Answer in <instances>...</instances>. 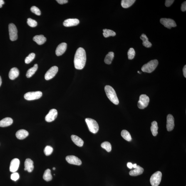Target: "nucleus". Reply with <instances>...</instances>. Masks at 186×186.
Returning <instances> with one entry per match:
<instances>
[{
	"label": "nucleus",
	"instance_id": "1",
	"mask_svg": "<svg viewBox=\"0 0 186 186\" xmlns=\"http://www.w3.org/2000/svg\"><path fill=\"white\" fill-rule=\"evenodd\" d=\"M86 61V55L85 51L83 48H78L75 53L74 63L75 68L77 69H83Z\"/></svg>",
	"mask_w": 186,
	"mask_h": 186
},
{
	"label": "nucleus",
	"instance_id": "2",
	"mask_svg": "<svg viewBox=\"0 0 186 186\" xmlns=\"http://www.w3.org/2000/svg\"><path fill=\"white\" fill-rule=\"evenodd\" d=\"M105 91L108 98L110 101L115 105L119 103V100L115 90L112 87L107 85L105 87Z\"/></svg>",
	"mask_w": 186,
	"mask_h": 186
},
{
	"label": "nucleus",
	"instance_id": "3",
	"mask_svg": "<svg viewBox=\"0 0 186 186\" xmlns=\"http://www.w3.org/2000/svg\"><path fill=\"white\" fill-rule=\"evenodd\" d=\"M159 62L157 59L151 60L148 63L144 65L141 68L142 71L147 73H151L155 70L158 65Z\"/></svg>",
	"mask_w": 186,
	"mask_h": 186
},
{
	"label": "nucleus",
	"instance_id": "4",
	"mask_svg": "<svg viewBox=\"0 0 186 186\" xmlns=\"http://www.w3.org/2000/svg\"><path fill=\"white\" fill-rule=\"evenodd\" d=\"M85 121L90 131L93 133H96L99 131V127L96 121L90 118L85 119Z\"/></svg>",
	"mask_w": 186,
	"mask_h": 186
},
{
	"label": "nucleus",
	"instance_id": "5",
	"mask_svg": "<svg viewBox=\"0 0 186 186\" xmlns=\"http://www.w3.org/2000/svg\"><path fill=\"white\" fill-rule=\"evenodd\" d=\"M162 173L160 171H157L151 176L150 179L151 184L152 186H158L161 180Z\"/></svg>",
	"mask_w": 186,
	"mask_h": 186
},
{
	"label": "nucleus",
	"instance_id": "6",
	"mask_svg": "<svg viewBox=\"0 0 186 186\" xmlns=\"http://www.w3.org/2000/svg\"><path fill=\"white\" fill-rule=\"evenodd\" d=\"M149 101V98L147 95H140L138 103V108L141 109L146 108L148 106Z\"/></svg>",
	"mask_w": 186,
	"mask_h": 186
},
{
	"label": "nucleus",
	"instance_id": "7",
	"mask_svg": "<svg viewBox=\"0 0 186 186\" xmlns=\"http://www.w3.org/2000/svg\"><path fill=\"white\" fill-rule=\"evenodd\" d=\"M43 93L41 91L28 92L24 95V98L27 100H33L38 99L42 96Z\"/></svg>",
	"mask_w": 186,
	"mask_h": 186
},
{
	"label": "nucleus",
	"instance_id": "8",
	"mask_svg": "<svg viewBox=\"0 0 186 186\" xmlns=\"http://www.w3.org/2000/svg\"><path fill=\"white\" fill-rule=\"evenodd\" d=\"M9 31L10 39L12 41H15L17 39V29L14 23H10L9 25Z\"/></svg>",
	"mask_w": 186,
	"mask_h": 186
},
{
	"label": "nucleus",
	"instance_id": "9",
	"mask_svg": "<svg viewBox=\"0 0 186 186\" xmlns=\"http://www.w3.org/2000/svg\"><path fill=\"white\" fill-rule=\"evenodd\" d=\"M160 22L165 27L169 29H171L172 27H175L177 26V24L175 21L173 20L170 18H161Z\"/></svg>",
	"mask_w": 186,
	"mask_h": 186
},
{
	"label": "nucleus",
	"instance_id": "10",
	"mask_svg": "<svg viewBox=\"0 0 186 186\" xmlns=\"http://www.w3.org/2000/svg\"><path fill=\"white\" fill-rule=\"evenodd\" d=\"M58 70V67L56 66L51 67L45 74V79L47 80H49L54 77L57 73Z\"/></svg>",
	"mask_w": 186,
	"mask_h": 186
},
{
	"label": "nucleus",
	"instance_id": "11",
	"mask_svg": "<svg viewBox=\"0 0 186 186\" xmlns=\"http://www.w3.org/2000/svg\"><path fill=\"white\" fill-rule=\"evenodd\" d=\"M57 115V111L55 109H52L50 110L49 113L45 117V120L48 122H52L56 118Z\"/></svg>",
	"mask_w": 186,
	"mask_h": 186
},
{
	"label": "nucleus",
	"instance_id": "12",
	"mask_svg": "<svg viewBox=\"0 0 186 186\" xmlns=\"http://www.w3.org/2000/svg\"><path fill=\"white\" fill-rule=\"evenodd\" d=\"M66 160L69 163L75 165H81V160L77 157L74 155H69L66 157Z\"/></svg>",
	"mask_w": 186,
	"mask_h": 186
},
{
	"label": "nucleus",
	"instance_id": "13",
	"mask_svg": "<svg viewBox=\"0 0 186 186\" xmlns=\"http://www.w3.org/2000/svg\"><path fill=\"white\" fill-rule=\"evenodd\" d=\"M175 120L173 115L169 114L167 117V128L168 131H171L175 127Z\"/></svg>",
	"mask_w": 186,
	"mask_h": 186
},
{
	"label": "nucleus",
	"instance_id": "14",
	"mask_svg": "<svg viewBox=\"0 0 186 186\" xmlns=\"http://www.w3.org/2000/svg\"><path fill=\"white\" fill-rule=\"evenodd\" d=\"M20 161L17 158L13 159L11 162L10 166V171L11 172H16L19 168Z\"/></svg>",
	"mask_w": 186,
	"mask_h": 186
},
{
	"label": "nucleus",
	"instance_id": "15",
	"mask_svg": "<svg viewBox=\"0 0 186 186\" xmlns=\"http://www.w3.org/2000/svg\"><path fill=\"white\" fill-rule=\"evenodd\" d=\"M67 48V44L65 43H60L57 48L56 53L57 56H61L66 51Z\"/></svg>",
	"mask_w": 186,
	"mask_h": 186
},
{
	"label": "nucleus",
	"instance_id": "16",
	"mask_svg": "<svg viewBox=\"0 0 186 186\" xmlns=\"http://www.w3.org/2000/svg\"><path fill=\"white\" fill-rule=\"evenodd\" d=\"M79 22V20L77 19H68L65 20L63 25L66 27H69L77 25Z\"/></svg>",
	"mask_w": 186,
	"mask_h": 186
},
{
	"label": "nucleus",
	"instance_id": "17",
	"mask_svg": "<svg viewBox=\"0 0 186 186\" xmlns=\"http://www.w3.org/2000/svg\"><path fill=\"white\" fill-rule=\"evenodd\" d=\"M34 169L33 162L31 159H26L25 162V171H27L28 172H31Z\"/></svg>",
	"mask_w": 186,
	"mask_h": 186
},
{
	"label": "nucleus",
	"instance_id": "18",
	"mask_svg": "<svg viewBox=\"0 0 186 186\" xmlns=\"http://www.w3.org/2000/svg\"><path fill=\"white\" fill-rule=\"evenodd\" d=\"M29 135V133L26 130L21 129L17 132L16 135L17 138L19 140H23Z\"/></svg>",
	"mask_w": 186,
	"mask_h": 186
},
{
	"label": "nucleus",
	"instance_id": "19",
	"mask_svg": "<svg viewBox=\"0 0 186 186\" xmlns=\"http://www.w3.org/2000/svg\"><path fill=\"white\" fill-rule=\"evenodd\" d=\"M144 172V169L140 166L137 165L136 168L135 170L131 171L129 175L132 176H137L141 175Z\"/></svg>",
	"mask_w": 186,
	"mask_h": 186
},
{
	"label": "nucleus",
	"instance_id": "20",
	"mask_svg": "<svg viewBox=\"0 0 186 186\" xmlns=\"http://www.w3.org/2000/svg\"><path fill=\"white\" fill-rule=\"evenodd\" d=\"M19 72L18 69L16 67L11 68L9 72V77L10 79L14 80L19 76Z\"/></svg>",
	"mask_w": 186,
	"mask_h": 186
},
{
	"label": "nucleus",
	"instance_id": "21",
	"mask_svg": "<svg viewBox=\"0 0 186 186\" xmlns=\"http://www.w3.org/2000/svg\"><path fill=\"white\" fill-rule=\"evenodd\" d=\"M33 41L39 45H42L46 41V38L43 35H36L33 37Z\"/></svg>",
	"mask_w": 186,
	"mask_h": 186
},
{
	"label": "nucleus",
	"instance_id": "22",
	"mask_svg": "<svg viewBox=\"0 0 186 186\" xmlns=\"http://www.w3.org/2000/svg\"><path fill=\"white\" fill-rule=\"evenodd\" d=\"M13 123V120L11 118L7 117L0 121V127H5L9 126Z\"/></svg>",
	"mask_w": 186,
	"mask_h": 186
},
{
	"label": "nucleus",
	"instance_id": "23",
	"mask_svg": "<svg viewBox=\"0 0 186 186\" xmlns=\"http://www.w3.org/2000/svg\"><path fill=\"white\" fill-rule=\"evenodd\" d=\"M71 139L75 144L78 147L83 146L84 144L83 140L77 136L72 135L71 136Z\"/></svg>",
	"mask_w": 186,
	"mask_h": 186
},
{
	"label": "nucleus",
	"instance_id": "24",
	"mask_svg": "<svg viewBox=\"0 0 186 186\" xmlns=\"http://www.w3.org/2000/svg\"><path fill=\"white\" fill-rule=\"evenodd\" d=\"M140 38L142 41V44L143 46L147 48H150L152 46V43L149 41V39L146 35L145 34H142L140 36Z\"/></svg>",
	"mask_w": 186,
	"mask_h": 186
},
{
	"label": "nucleus",
	"instance_id": "25",
	"mask_svg": "<svg viewBox=\"0 0 186 186\" xmlns=\"http://www.w3.org/2000/svg\"><path fill=\"white\" fill-rule=\"evenodd\" d=\"M114 57V53L113 52H110L105 56L104 61L107 64H111Z\"/></svg>",
	"mask_w": 186,
	"mask_h": 186
},
{
	"label": "nucleus",
	"instance_id": "26",
	"mask_svg": "<svg viewBox=\"0 0 186 186\" xmlns=\"http://www.w3.org/2000/svg\"><path fill=\"white\" fill-rule=\"evenodd\" d=\"M135 1V0H122L121 6L123 8H128L132 5Z\"/></svg>",
	"mask_w": 186,
	"mask_h": 186
},
{
	"label": "nucleus",
	"instance_id": "27",
	"mask_svg": "<svg viewBox=\"0 0 186 186\" xmlns=\"http://www.w3.org/2000/svg\"><path fill=\"white\" fill-rule=\"evenodd\" d=\"M38 65L36 64L33 67L30 68L27 72L26 76L28 78H31L35 73L38 69Z\"/></svg>",
	"mask_w": 186,
	"mask_h": 186
},
{
	"label": "nucleus",
	"instance_id": "28",
	"mask_svg": "<svg viewBox=\"0 0 186 186\" xmlns=\"http://www.w3.org/2000/svg\"><path fill=\"white\" fill-rule=\"evenodd\" d=\"M158 127L157 122L156 121L152 122L151 123V130L152 135L154 136H156L158 134Z\"/></svg>",
	"mask_w": 186,
	"mask_h": 186
},
{
	"label": "nucleus",
	"instance_id": "29",
	"mask_svg": "<svg viewBox=\"0 0 186 186\" xmlns=\"http://www.w3.org/2000/svg\"><path fill=\"white\" fill-rule=\"evenodd\" d=\"M43 178L47 182L52 180L53 177L51 175V170L50 169H47L45 170L43 175Z\"/></svg>",
	"mask_w": 186,
	"mask_h": 186
},
{
	"label": "nucleus",
	"instance_id": "30",
	"mask_svg": "<svg viewBox=\"0 0 186 186\" xmlns=\"http://www.w3.org/2000/svg\"><path fill=\"white\" fill-rule=\"evenodd\" d=\"M121 136L125 140L128 141H131L132 138L129 132L126 130H123L121 132Z\"/></svg>",
	"mask_w": 186,
	"mask_h": 186
},
{
	"label": "nucleus",
	"instance_id": "31",
	"mask_svg": "<svg viewBox=\"0 0 186 186\" xmlns=\"http://www.w3.org/2000/svg\"><path fill=\"white\" fill-rule=\"evenodd\" d=\"M103 31V34L104 37L105 38L108 37L110 36L113 37L116 35V33L111 30L104 29Z\"/></svg>",
	"mask_w": 186,
	"mask_h": 186
},
{
	"label": "nucleus",
	"instance_id": "32",
	"mask_svg": "<svg viewBox=\"0 0 186 186\" xmlns=\"http://www.w3.org/2000/svg\"><path fill=\"white\" fill-rule=\"evenodd\" d=\"M102 148L105 149L107 152H110L112 149L111 145L109 142L105 141L103 142L101 145Z\"/></svg>",
	"mask_w": 186,
	"mask_h": 186
},
{
	"label": "nucleus",
	"instance_id": "33",
	"mask_svg": "<svg viewBox=\"0 0 186 186\" xmlns=\"http://www.w3.org/2000/svg\"><path fill=\"white\" fill-rule=\"evenodd\" d=\"M135 50L133 48H130L128 52V58L129 59L132 60L135 57Z\"/></svg>",
	"mask_w": 186,
	"mask_h": 186
},
{
	"label": "nucleus",
	"instance_id": "34",
	"mask_svg": "<svg viewBox=\"0 0 186 186\" xmlns=\"http://www.w3.org/2000/svg\"><path fill=\"white\" fill-rule=\"evenodd\" d=\"M35 54L34 53H32L28 55V56L26 57L25 59V63L26 64H28L31 62L35 58Z\"/></svg>",
	"mask_w": 186,
	"mask_h": 186
},
{
	"label": "nucleus",
	"instance_id": "35",
	"mask_svg": "<svg viewBox=\"0 0 186 186\" xmlns=\"http://www.w3.org/2000/svg\"><path fill=\"white\" fill-rule=\"evenodd\" d=\"M53 149L52 147L50 146H47L45 147L44 150V152L45 155L49 156L51 155L53 153Z\"/></svg>",
	"mask_w": 186,
	"mask_h": 186
},
{
	"label": "nucleus",
	"instance_id": "36",
	"mask_svg": "<svg viewBox=\"0 0 186 186\" xmlns=\"http://www.w3.org/2000/svg\"><path fill=\"white\" fill-rule=\"evenodd\" d=\"M27 23L28 25L32 27H35L37 25V23L35 20L28 18L27 19Z\"/></svg>",
	"mask_w": 186,
	"mask_h": 186
},
{
	"label": "nucleus",
	"instance_id": "37",
	"mask_svg": "<svg viewBox=\"0 0 186 186\" xmlns=\"http://www.w3.org/2000/svg\"><path fill=\"white\" fill-rule=\"evenodd\" d=\"M32 12L34 13L37 15L40 16L41 15V11L38 7L36 6H33L32 7L31 9Z\"/></svg>",
	"mask_w": 186,
	"mask_h": 186
},
{
	"label": "nucleus",
	"instance_id": "38",
	"mask_svg": "<svg viewBox=\"0 0 186 186\" xmlns=\"http://www.w3.org/2000/svg\"><path fill=\"white\" fill-rule=\"evenodd\" d=\"M19 176L17 173L14 172L11 175V179L12 180L14 181H16L19 179Z\"/></svg>",
	"mask_w": 186,
	"mask_h": 186
},
{
	"label": "nucleus",
	"instance_id": "39",
	"mask_svg": "<svg viewBox=\"0 0 186 186\" xmlns=\"http://www.w3.org/2000/svg\"><path fill=\"white\" fill-rule=\"evenodd\" d=\"M174 1H173V0H166L165 2V6L167 7H169L171 5Z\"/></svg>",
	"mask_w": 186,
	"mask_h": 186
},
{
	"label": "nucleus",
	"instance_id": "40",
	"mask_svg": "<svg viewBox=\"0 0 186 186\" xmlns=\"http://www.w3.org/2000/svg\"><path fill=\"white\" fill-rule=\"evenodd\" d=\"M181 10L182 11H186V1L182 4L181 7Z\"/></svg>",
	"mask_w": 186,
	"mask_h": 186
},
{
	"label": "nucleus",
	"instance_id": "41",
	"mask_svg": "<svg viewBox=\"0 0 186 186\" xmlns=\"http://www.w3.org/2000/svg\"><path fill=\"white\" fill-rule=\"evenodd\" d=\"M56 1L60 4H66L68 2L67 0H57Z\"/></svg>",
	"mask_w": 186,
	"mask_h": 186
},
{
	"label": "nucleus",
	"instance_id": "42",
	"mask_svg": "<svg viewBox=\"0 0 186 186\" xmlns=\"http://www.w3.org/2000/svg\"><path fill=\"white\" fill-rule=\"evenodd\" d=\"M183 73L184 76L185 78H186V66L185 65L183 69Z\"/></svg>",
	"mask_w": 186,
	"mask_h": 186
},
{
	"label": "nucleus",
	"instance_id": "43",
	"mask_svg": "<svg viewBox=\"0 0 186 186\" xmlns=\"http://www.w3.org/2000/svg\"><path fill=\"white\" fill-rule=\"evenodd\" d=\"M127 167H128L129 169H132L133 168V164L131 163V162H128V163H127Z\"/></svg>",
	"mask_w": 186,
	"mask_h": 186
},
{
	"label": "nucleus",
	"instance_id": "44",
	"mask_svg": "<svg viewBox=\"0 0 186 186\" xmlns=\"http://www.w3.org/2000/svg\"><path fill=\"white\" fill-rule=\"evenodd\" d=\"M4 1L3 0H0V8L2 7V5L4 4Z\"/></svg>",
	"mask_w": 186,
	"mask_h": 186
},
{
	"label": "nucleus",
	"instance_id": "45",
	"mask_svg": "<svg viewBox=\"0 0 186 186\" xmlns=\"http://www.w3.org/2000/svg\"><path fill=\"white\" fill-rule=\"evenodd\" d=\"M137 166V164H134L133 165V168L135 169L136 168Z\"/></svg>",
	"mask_w": 186,
	"mask_h": 186
},
{
	"label": "nucleus",
	"instance_id": "46",
	"mask_svg": "<svg viewBox=\"0 0 186 186\" xmlns=\"http://www.w3.org/2000/svg\"><path fill=\"white\" fill-rule=\"evenodd\" d=\"M1 83H2V80H1V77L0 76V87L1 86Z\"/></svg>",
	"mask_w": 186,
	"mask_h": 186
},
{
	"label": "nucleus",
	"instance_id": "47",
	"mask_svg": "<svg viewBox=\"0 0 186 186\" xmlns=\"http://www.w3.org/2000/svg\"><path fill=\"white\" fill-rule=\"evenodd\" d=\"M55 169H56V168H55V167H53V170H55Z\"/></svg>",
	"mask_w": 186,
	"mask_h": 186
},
{
	"label": "nucleus",
	"instance_id": "48",
	"mask_svg": "<svg viewBox=\"0 0 186 186\" xmlns=\"http://www.w3.org/2000/svg\"><path fill=\"white\" fill-rule=\"evenodd\" d=\"M138 73H140V74H141V72H140V71H138Z\"/></svg>",
	"mask_w": 186,
	"mask_h": 186
}]
</instances>
